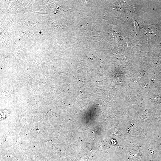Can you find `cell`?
<instances>
[{
    "label": "cell",
    "instance_id": "1",
    "mask_svg": "<svg viewBox=\"0 0 161 161\" xmlns=\"http://www.w3.org/2000/svg\"><path fill=\"white\" fill-rule=\"evenodd\" d=\"M126 161H143V159L139 151H129L126 152Z\"/></svg>",
    "mask_w": 161,
    "mask_h": 161
}]
</instances>
